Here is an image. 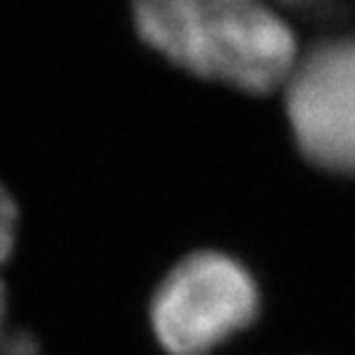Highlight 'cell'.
<instances>
[{
	"label": "cell",
	"instance_id": "6da1fadb",
	"mask_svg": "<svg viewBox=\"0 0 355 355\" xmlns=\"http://www.w3.org/2000/svg\"><path fill=\"white\" fill-rule=\"evenodd\" d=\"M141 40L198 77L264 94L294 69L296 40L264 0H133Z\"/></svg>",
	"mask_w": 355,
	"mask_h": 355
},
{
	"label": "cell",
	"instance_id": "7a4b0ae2",
	"mask_svg": "<svg viewBox=\"0 0 355 355\" xmlns=\"http://www.w3.org/2000/svg\"><path fill=\"white\" fill-rule=\"evenodd\" d=\"M257 288L234 259L200 252L163 279L150 304L158 343L171 355H207L257 313Z\"/></svg>",
	"mask_w": 355,
	"mask_h": 355
},
{
	"label": "cell",
	"instance_id": "3957f363",
	"mask_svg": "<svg viewBox=\"0 0 355 355\" xmlns=\"http://www.w3.org/2000/svg\"><path fill=\"white\" fill-rule=\"evenodd\" d=\"M284 84L288 121L306 158L355 173V37L309 50Z\"/></svg>",
	"mask_w": 355,
	"mask_h": 355
},
{
	"label": "cell",
	"instance_id": "277c9868",
	"mask_svg": "<svg viewBox=\"0 0 355 355\" xmlns=\"http://www.w3.org/2000/svg\"><path fill=\"white\" fill-rule=\"evenodd\" d=\"M15 227H17V207L12 202L10 193L0 185V266L6 264L15 247ZM6 316V284L0 277V328Z\"/></svg>",
	"mask_w": 355,
	"mask_h": 355
},
{
	"label": "cell",
	"instance_id": "5b68a950",
	"mask_svg": "<svg viewBox=\"0 0 355 355\" xmlns=\"http://www.w3.org/2000/svg\"><path fill=\"white\" fill-rule=\"evenodd\" d=\"M0 355H40L37 340L30 333L0 328Z\"/></svg>",
	"mask_w": 355,
	"mask_h": 355
}]
</instances>
